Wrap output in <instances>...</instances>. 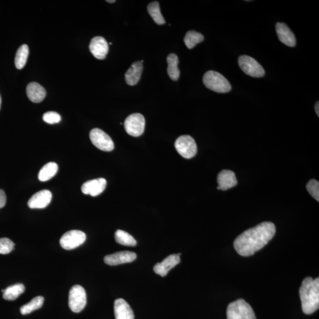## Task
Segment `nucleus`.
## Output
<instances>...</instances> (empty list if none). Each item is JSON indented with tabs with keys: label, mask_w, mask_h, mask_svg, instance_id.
<instances>
[{
	"label": "nucleus",
	"mask_w": 319,
	"mask_h": 319,
	"mask_svg": "<svg viewBox=\"0 0 319 319\" xmlns=\"http://www.w3.org/2000/svg\"><path fill=\"white\" fill-rule=\"evenodd\" d=\"M275 224L264 222L240 234L234 242L236 252L240 256H249L262 250L276 234Z\"/></svg>",
	"instance_id": "1"
},
{
	"label": "nucleus",
	"mask_w": 319,
	"mask_h": 319,
	"mask_svg": "<svg viewBox=\"0 0 319 319\" xmlns=\"http://www.w3.org/2000/svg\"><path fill=\"white\" fill-rule=\"evenodd\" d=\"M302 312L311 314L319 308V279L308 276L302 282L299 290Z\"/></svg>",
	"instance_id": "2"
},
{
	"label": "nucleus",
	"mask_w": 319,
	"mask_h": 319,
	"mask_svg": "<svg viewBox=\"0 0 319 319\" xmlns=\"http://www.w3.org/2000/svg\"><path fill=\"white\" fill-rule=\"evenodd\" d=\"M203 82L207 88L218 93H227L232 89L226 78L216 71L210 70L205 73Z\"/></svg>",
	"instance_id": "3"
},
{
	"label": "nucleus",
	"mask_w": 319,
	"mask_h": 319,
	"mask_svg": "<svg viewBox=\"0 0 319 319\" xmlns=\"http://www.w3.org/2000/svg\"><path fill=\"white\" fill-rule=\"evenodd\" d=\"M226 315L227 319H256L252 307L243 299L230 302Z\"/></svg>",
	"instance_id": "4"
},
{
	"label": "nucleus",
	"mask_w": 319,
	"mask_h": 319,
	"mask_svg": "<svg viewBox=\"0 0 319 319\" xmlns=\"http://www.w3.org/2000/svg\"><path fill=\"white\" fill-rule=\"evenodd\" d=\"M175 148L182 157L190 159L197 154L198 148L196 142L191 136L184 135L179 136L176 140Z\"/></svg>",
	"instance_id": "5"
},
{
	"label": "nucleus",
	"mask_w": 319,
	"mask_h": 319,
	"mask_svg": "<svg viewBox=\"0 0 319 319\" xmlns=\"http://www.w3.org/2000/svg\"><path fill=\"white\" fill-rule=\"evenodd\" d=\"M86 304V294L84 288L74 285L70 290L69 306L74 313H80Z\"/></svg>",
	"instance_id": "6"
},
{
	"label": "nucleus",
	"mask_w": 319,
	"mask_h": 319,
	"mask_svg": "<svg viewBox=\"0 0 319 319\" xmlns=\"http://www.w3.org/2000/svg\"><path fill=\"white\" fill-rule=\"evenodd\" d=\"M239 66L244 73L254 78H262L264 76L265 70L254 58L242 55L238 58Z\"/></svg>",
	"instance_id": "7"
},
{
	"label": "nucleus",
	"mask_w": 319,
	"mask_h": 319,
	"mask_svg": "<svg viewBox=\"0 0 319 319\" xmlns=\"http://www.w3.org/2000/svg\"><path fill=\"white\" fill-rule=\"evenodd\" d=\"M90 138L92 144L100 150L109 152L114 148L112 140L102 130L92 129L90 133Z\"/></svg>",
	"instance_id": "8"
},
{
	"label": "nucleus",
	"mask_w": 319,
	"mask_h": 319,
	"mask_svg": "<svg viewBox=\"0 0 319 319\" xmlns=\"http://www.w3.org/2000/svg\"><path fill=\"white\" fill-rule=\"evenodd\" d=\"M146 121L141 114L135 113L126 119L124 128L126 132L132 136H139L144 132Z\"/></svg>",
	"instance_id": "9"
},
{
	"label": "nucleus",
	"mask_w": 319,
	"mask_h": 319,
	"mask_svg": "<svg viewBox=\"0 0 319 319\" xmlns=\"http://www.w3.org/2000/svg\"><path fill=\"white\" fill-rule=\"evenodd\" d=\"M86 234L80 230H71L64 234L60 240V244L64 250H70L77 248L86 242Z\"/></svg>",
	"instance_id": "10"
},
{
	"label": "nucleus",
	"mask_w": 319,
	"mask_h": 319,
	"mask_svg": "<svg viewBox=\"0 0 319 319\" xmlns=\"http://www.w3.org/2000/svg\"><path fill=\"white\" fill-rule=\"evenodd\" d=\"M89 48L91 54L97 60H104L108 53V44L106 39L102 36L94 38L90 41Z\"/></svg>",
	"instance_id": "11"
},
{
	"label": "nucleus",
	"mask_w": 319,
	"mask_h": 319,
	"mask_svg": "<svg viewBox=\"0 0 319 319\" xmlns=\"http://www.w3.org/2000/svg\"><path fill=\"white\" fill-rule=\"evenodd\" d=\"M136 258V254L134 252H120L108 255L104 258V262L109 266H117L122 264L132 262Z\"/></svg>",
	"instance_id": "12"
},
{
	"label": "nucleus",
	"mask_w": 319,
	"mask_h": 319,
	"mask_svg": "<svg viewBox=\"0 0 319 319\" xmlns=\"http://www.w3.org/2000/svg\"><path fill=\"white\" fill-rule=\"evenodd\" d=\"M52 194L48 190H42L32 195L28 201V206L31 209H44L50 204Z\"/></svg>",
	"instance_id": "13"
},
{
	"label": "nucleus",
	"mask_w": 319,
	"mask_h": 319,
	"mask_svg": "<svg viewBox=\"0 0 319 319\" xmlns=\"http://www.w3.org/2000/svg\"><path fill=\"white\" fill-rule=\"evenodd\" d=\"M106 180L104 178H98L87 181L81 188L82 193L92 196H98L106 190Z\"/></svg>",
	"instance_id": "14"
},
{
	"label": "nucleus",
	"mask_w": 319,
	"mask_h": 319,
	"mask_svg": "<svg viewBox=\"0 0 319 319\" xmlns=\"http://www.w3.org/2000/svg\"><path fill=\"white\" fill-rule=\"evenodd\" d=\"M276 32L278 38L283 44L288 47H294L296 44L295 36L284 22H278L276 25Z\"/></svg>",
	"instance_id": "15"
},
{
	"label": "nucleus",
	"mask_w": 319,
	"mask_h": 319,
	"mask_svg": "<svg viewBox=\"0 0 319 319\" xmlns=\"http://www.w3.org/2000/svg\"><path fill=\"white\" fill-rule=\"evenodd\" d=\"M180 262V256L178 254L169 256L162 262L156 264L154 266V272L158 275L164 276L168 274L169 271Z\"/></svg>",
	"instance_id": "16"
},
{
	"label": "nucleus",
	"mask_w": 319,
	"mask_h": 319,
	"mask_svg": "<svg viewBox=\"0 0 319 319\" xmlns=\"http://www.w3.org/2000/svg\"><path fill=\"white\" fill-rule=\"evenodd\" d=\"M218 190H226L235 187L238 184L235 172L232 170H223L218 175Z\"/></svg>",
	"instance_id": "17"
},
{
	"label": "nucleus",
	"mask_w": 319,
	"mask_h": 319,
	"mask_svg": "<svg viewBox=\"0 0 319 319\" xmlns=\"http://www.w3.org/2000/svg\"><path fill=\"white\" fill-rule=\"evenodd\" d=\"M116 319H134V314L128 302L122 298L114 302Z\"/></svg>",
	"instance_id": "18"
},
{
	"label": "nucleus",
	"mask_w": 319,
	"mask_h": 319,
	"mask_svg": "<svg viewBox=\"0 0 319 319\" xmlns=\"http://www.w3.org/2000/svg\"><path fill=\"white\" fill-rule=\"evenodd\" d=\"M26 94L32 102L39 103L44 99L46 91L41 84L34 82L28 84L26 88Z\"/></svg>",
	"instance_id": "19"
},
{
	"label": "nucleus",
	"mask_w": 319,
	"mask_h": 319,
	"mask_svg": "<svg viewBox=\"0 0 319 319\" xmlns=\"http://www.w3.org/2000/svg\"><path fill=\"white\" fill-rule=\"evenodd\" d=\"M142 70L143 64L140 61L133 63L125 74L126 83L130 86L138 84L140 80Z\"/></svg>",
	"instance_id": "20"
},
{
	"label": "nucleus",
	"mask_w": 319,
	"mask_h": 319,
	"mask_svg": "<svg viewBox=\"0 0 319 319\" xmlns=\"http://www.w3.org/2000/svg\"><path fill=\"white\" fill-rule=\"evenodd\" d=\"M168 64V74L171 80L177 81L180 76V70L178 68V58L176 54H171L167 58Z\"/></svg>",
	"instance_id": "21"
},
{
	"label": "nucleus",
	"mask_w": 319,
	"mask_h": 319,
	"mask_svg": "<svg viewBox=\"0 0 319 319\" xmlns=\"http://www.w3.org/2000/svg\"><path fill=\"white\" fill-rule=\"evenodd\" d=\"M58 171V166L56 162H50L45 164L38 172V180L41 182H47L54 176Z\"/></svg>",
	"instance_id": "22"
},
{
	"label": "nucleus",
	"mask_w": 319,
	"mask_h": 319,
	"mask_svg": "<svg viewBox=\"0 0 319 319\" xmlns=\"http://www.w3.org/2000/svg\"><path fill=\"white\" fill-rule=\"evenodd\" d=\"M24 286L21 283H18L6 288L5 292H3L2 297L6 300H15L20 296L24 294Z\"/></svg>",
	"instance_id": "23"
},
{
	"label": "nucleus",
	"mask_w": 319,
	"mask_h": 319,
	"mask_svg": "<svg viewBox=\"0 0 319 319\" xmlns=\"http://www.w3.org/2000/svg\"><path fill=\"white\" fill-rule=\"evenodd\" d=\"M29 48L27 44H22L18 48L15 57V66L18 70H22L27 62Z\"/></svg>",
	"instance_id": "24"
},
{
	"label": "nucleus",
	"mask_w": 319,
	"mask_h": 319,
	"mask_svg": "<svg viewBox=\"0 0 319 319\" xmlns=\"http://www.w3.org/2000/svg\"><path fill=\"white\" fill-rule=\"evenodd\" d=\"M148 11L154 22L158 25H162L166 24V21L162 14L159 3L158 2H154L148 6Z\"/></svg>",
	"instance_id": "25"
},
{
	"label": "nucleus",
	"mask_w": 319,
	"mask_h": 319,
	"mask_svg": "<svg viewBox=\"0 0 319 319\" xmlns=\"http://www.w3.org/2000/svg\"><path fill=\"white\" fill-rule=\"evenodd\" d=\"M44 298L43 296H38L32 299L28 304L22 306L20 312L22 314L26 315L40 308L44 304Z\"/></svg>",
	"instance_id": "26"
},
{
	"label": "nucleus",
	"mask_w": 319,
	"mask_h": 319,
	"mask_svg": "<svg viewBox=\"0 0 319 319\" xmlns=\"http://www.w3.org/2000/svg\"><path fill=\"white\" fill-rule=\"evenodd\" d=\"M116 242L121 245L134 246L136 245V240L132 235L122 230H117L115 233Z\"/></svg>",
	"instance_id": "27"
},
{
	"label": "nucleus",
	"mask_w": 319,
	"mask_h": 319,
	"mask_svg": "<svg viewBox=\"0 0 319 319\" xmlns=\"http://www.w3.org/2000/svg\"><path fill=\"white\" fill-rule=\"evenodd\" d=\"M204 40V35L194 30L188 32L184 38V44L190 50L193 48L195 46Z\"/></svg>",
	"instance_id": "28"
},
{
	"label": "nucleus",
	"mask_w": 319,
	"mask_h": 319,
	"mask_svg": "<svg viewBox=\"0 0 319 319\" xmlns=\"http://www.w3.org/2000/svg\"><path fill=\"white\" fill-rule=\"evenodd\" d=\"M15 244L8 238H0V254H8L14 249Z\"/></svg>",
	"instance_id": "29"
},
{
	"label": "nucleus",
	"mask_w": 319,
	"mask_h": 319,
	"mask_svg": "<svg viewBox=\"0 0 319 319\" xmlns=\"http://www.w3.org/2000/svg\"><path fill=\"white\" fill-rule=\"evenodd\" d=\"M306 188L311 196L318 202L319 201V183L315 179H312L308 182Z\"/></svg>",
	"instance_id": "30"
},
{
	"label": "nucleus",
	"mask_w": 319,
	"mask_h": 319,
	"mask_svg": "<svg viewBox=\"0 0 319 319\" xmlns=\"http://www.w3.org/2000/svg\"><path fill=\"white\" fill-rule=\"evenodd\" d=\"M43 119L44 122L50 124H54L60 122L61 116L56 112H48L44 114Z\"/></svg>",
	"instance_id": "31"
},
{
	"label": "nucleus",
	"mask_w": 319,
	"mask_h": 319,
	"mask_svg": "<svg viewBox=\"0 0 319 319\" xmlns=\"http://www.w3.org/2000/svg\"><path fill=\"white\" fill-rule=\"evenodd\" d=\"M6 202V197L5 192L2 190H0V209L5 206Z\"/></svg>",
	"instance_id": "32"
},
{
	"label": "nucleus",
	"mask_w": 319,
	"mask_h": 319,
	"mask_svg": "<svg viewBox=\"0 0 319 319\" xmlns=\"http://www.w3.org/2000/svg\"><path fill=\"white\" fill-rule=\"evenodd\" d=\"M318 104H319V102H318L316 103L315 106H314L316 113V114L318 115V116H319V110H318L319 105H318Z\"/></svg>",
	"instance_id": "33"
},
{
	"label": "nucleus",
	"mask_w": 319,
	"mask_h": 319,
	"mask_svg": "<svg viewBox=\"0 0 319 319\" xmlns=\"http://www.w3.org/2000/svg\"><path fill=\"white\" fill-rule=\"evenodd\" d=\"M107 2H109V3H114V2H116V1H115V0H112V1H110V0H107V1H106Z\"/></svg>",
	"instance_id": "34"
},
{
	"label": "nucleus",
	"mask_w": 319,
	"mask_h": 319,
	"mask_svg": "<svg viewBox=\"0 0 319 319\" xmlns=\"http://www.w3.org/2000/svg\"><path fill=\"white\" fill-rule=\"evenodd\" d=\"M1 105H2V97L0 96V109H1Z\"/></svg>",
	"instance_id": "35"
}]
</instances>
